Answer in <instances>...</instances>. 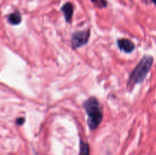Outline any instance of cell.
<instances>
[{"instance_id": "obj_1", "label": "cell", "mask_w": 156, "mask_h": 155, "mask_svg": "<svg viewBox=\"0 0 156 155\" xmlns=\"http://www.w3.org/2000/svg\"><path fill=\"white\" fill-rule=\"evenodd\" d=\"M153 62L154 59L152 56H143L129 74V80L127 81V89H133L136 84H141L146 79L152 68Z\"/></svg>"}, {"instance_id": "obj_2", "label": "cell", "mask_w": 156, "mask_h": 155, "mask_svg": "<svg viewBox=\"0 0 156 155\" xmlns=\"http://www.w3.org/2000/svg\"><path fill=\"white\" fill-rule=\"evenodd\" d=\"M83 107L88 114V125L91 130H95L103 120V112L99 101L94 97L85 100Z\"/></svg>"}, {"instance_id": "obj_3", "label": "cell", "mask_w": 156, "mask_h": 155, "mask_svg": "<svg viewBox=\"0 0 156 155\" xmlns=\"http://www.w3.org/2000/svg\"><path fill=\"white\" fill-rule=\"evenodd\" d=\"M90 33L91 31L89 29L73 33L71 37V46L73 50H76L88 43V41L90 38Z\"/></svg>"}, {"instance_id": "obj_4", "label": "cell", "mask_w": 156, "mask_h": 155, "mask_svg": "<svg viewBox=\"0 0 156 155\" xmlns=\"http://www.w3.org/2000/svg\"><path fill=\"white\" fill-rule=\"evenodd\" d=\"M117 46L120 50L126 53H132L135 49V44L130 40L126 39V38L117 40Z\"/></svg>"}, {"instance_id": "obj_5", "label": "cell", "mask_w": 156, "mask_h": 155, "mask_svg": "<svg viewBox=\"0 0 156 155\" xmlns=\"http://www.w3.org/2000/svg\"><path fill=\"white\" fill-rule=\"evenodd\" d=\"M61 12L63 13L66 21L70 23L73 19V13H74V7L71 2H66L61 8Z\"/></svg>"}, {"instance_id": "obj_6", "label": "cell", "mask_w": 156, "mask_h": 155, "mask_svg": "<svg viewBox=\"0 0 156 155\" xmlns=\"http://www.w3.org/2000/svg\"><path fill=\"white\" fill-rule=\"evenodd\" d=\"M21 20H22L21 15L18 11L10 14L8 16V21L12 25H18L21 22Z\"/></svg>"}, {"instance_id": "obj_7", "label": "cell", "mask_w": 156, "mask_h": 155, "mask_svg": "<svg viewBox=\"0 0 156 155\" xmlns=\"http://www.w3.org/2000/svg\"><path fill=\"white\" fill-rule=\"evenodd\" d=\"M79 155H90L89 145L82 139L80 140V144H79Z\"/></svg>"}, {"instance_id": "obj_8", "label": "cell", "mask_w": 156, "mask_h": 155, "mask_svg": "<svg viewBox=\"0 0 156 155\" xmlns=\"http://www.w3.org/2000/svg\"><path fill=\"white\" fill-rule=\"evenodd\" d=\"M24 118L23 117H20V118H18L16 119V123L18 125V126H21V125L24 124Z\"/></svg>"}, {"instance_id": "obj_9", "label": "cell", "mask_w": 156, "mask_h": 155, "mask_svg": "<svg viewBox=\"0 0 156 155\" xmlns=\"http://www.w3.org/2000/svg\"><path fill=\"white\" fill-rule=\"evenodd\" d=\"M91 1L93 2H97L101 1L102 6H105V7L106 6V2H105V0H91Z\"/></svg>"}, {"instance_id": "obj_10", "label": "cell", "mask_w": 156, "mask_h": 155, "mask_svg": "<svg viewBox=\"0 0 156 155\" xmlns=\"http://www.w3.org/2000/svg\"><path fill=\"white\" fill-rule=\"evenodd\" d=\"M152 2H154V4L156 5V0H152Z\"/></svg>"}]
</instances>
